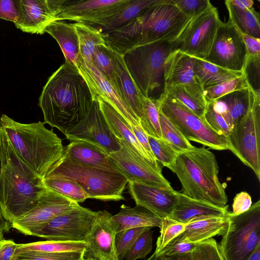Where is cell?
Listing matches in <instances>:
<instances>
[{
    "mask_svg": "<svg viewBox=\"0 0 260 260\" xmlns=\"http://www.w3.org/2000/svg\"><path fill=\"white\" fill-rule=\"evenodd\" d=\"M93 101L77 67L64 62L48 79L39 105L44 122L64 134L86 116Z\"/></svg>",
    "mask_w": 260,
    "mask_h": 260,
    "instance_id": "1",
    "label": "cell"
},
{
    "mask_svg": "<svg viewBox=\"0 0 260 260\" xmlns=\"http://www.w3.org/2000/svg\"><path fill=\"white\" fill-rule=\"evenodd\" d=\"M190 19L173 0H158L125 25L105 32L106 44L124 55L142 46L172 42Z\"/></svg>",
    "mask_w": 260,
    "mask_h": 260,
    "instance_id": "2",
    "label": "cell"
},
{
    "mask_svg": "<svg viewBox=\"0 0 260 260\" xmlns=\"http://www.w3.org/2000/svg\"><path fill=\"white\" fill-rule=\"evenodd\" d=\"M170 169L178 177L180 192L185 196L220 207L226 206L228 199L218 179L217 161L208 149L194 146L180 152Z\"/></svg>",
    "mask_w": 260,
    "mask_h": 260,
    "instance_id": "3",
    "label": "cell"
},
{
    "mask_svg": "<svg viewBox=\"0 0 260 260\" xmlns=\"http://www.w3.org/2000/svg\"><path fill=\"white\" fill-rule=\"evenodd\" d=\"M44 122L22 123L5 114L0 126L12 144L31 169L43 180L61 158L64 146L61 140Z\"/></svg>",
    "mask_w": 260,
    "mask_h": 260,
    "instance_id": "4",
    "label": "cell"
},
{
    "mask_svg": "<svg viewBox=\"0 0 260 260\" xmlns=\"http://www.w3.org/2000/svg\"><path fill=\"white\" fill-rule=\"evenodd\" d=\"M45 178H59L78 184L89 199L104 201L124 200L122 195L128 181L118 171L77 164L64 157L51 168Z\"/></svg>",
    "mask_w": 260,
    "mask_h": 260,
    "instance_id": "5",
    "label": "cell"
},
{
    "mask_svg": "<svg viewBox=\"0 0 260 260\" xmlns=\"http://www.w3.org/2000/svg\"><path fill=\"white\" fill-rule=\"evenodd\" d=\"M172 51L171 42L142 46L123 56L127 70L142 94L157 100L165 92V62Z\"/></svg>",
    "mask_w": 260,
    "mask_h": 260,
    "instance_id": "6",
    "label": "cell"
},
{
    "mask_svg": "<svg viewBox=\"0 0 260 260\" xmlns=\"http://www.w3.org/2000/svg\"><path fill=\"white\" fill-rule=\"evenodd\" d=\"M229 224L219 244L224 260H248L260 245V200L246 212H230Z\"/></svg>",
    "mask_w": 260,
    "mask_h": 260,
    "instance_id": "7",
    "label": "cell"
},
{
    "mask_svg": "<svg viewBox=\"0 0 260 260\" xmlns=\"http://www.w3.org/2000/svg\"><path fill=\"white\" fill-rule=\"evenodd\" d=\"M249 109L227 137L229 150L251 168L260 180V96L248 86Z\"/></svg>",
    "mask_w": 260,
    "mask_h": 260,
    "instance_id": "8",
    "label": "cell"
},
{
    "mask_svg": "<svg viewBox=\"0 0 260 260\" xmlns=\"http://www.w3.org/2000/svg\"><path fill=\"white\" fill-rule=\"evenodd\" d=\"M47 189L0 166V211L10 224L32 209Z\"/></svg>",
    "mask_w": 260,
    "mask_h": 260,
    "instance_id": "9",
    "label": "cell"
},
{
    "mask_svg": "<svg viewBox=\"0 0 260 260\" xmlns=\"http://www.w3.org/2000/svg\"><path fill=\"white\" fill-rule=\"evenodd\" d=\"M159 112L184 137L209 148L229 150L228 138L214 131L206 122L176 99L164 94L157 100Z\"/></svg>",
    "mask_w": 260,
    "mask_h": 260,
    "instance_id": "10",
    "label": "cell"
},
{
    "mask_svg": "<svg viewBox=\"0 0 260 260\" xmlns=\"http://www.w3.org/2000/svg\"><path fill=\"white\" fill-rule=\"evenodd\" d=\"M221 21L217 8L212 6L190 20L171 42L172 50H178L204 60L212 48Z\"/></svg>",
    "mask_w": 260,
    "mask_h": 260,
    "instance_id": "11",
    "label": "cell"
},
{
    "mask_svg": "<svg viewBox=\"0 0 260 260\" xmlns=\"http://www.w3.org/2000/svg\"><path fill=\"white\" fill-rule=\"evenodd\" d=\"M96 212L79 205L31 230L28 236L48 240L84 241L90 232Z\"/></svg>",
    "mask_w": 260,
    "mask_h": 260,
    "instance_id": "12",
    "label": "cell"
},
{
    "mask_svg": "<svg viewBox=\"0 0 260 260\" xmlns=\"http://www.w3.org/2000/svg\"><path fill=\"white\" fill-rule=\"evenodd\" d=\"M118 140L120 149L109 153V158L114 168L126 178L128 182L173 188L161 171L134 151L125 141Z\"/></svg>",
    "mask_w": 260,
    "mask_h": 260,
    "instance_id": "13",
    "label": "cell"
},
{
    "mask_svg": "<svg viewBox=\"0 0 260 260\" xmlns=\"http://www.w3.org/2000/svg\"><path fill=\"white\" fill-rule=\"evenodd\" d=\"M247 57L242 34L230 19L226 22L221 21L204 60L229 70L243 72Z\"/></svg>",
    "mask_w": 260,
    "mask_h": 260,
    "instance_id": "14",
    "label": "cell"
},
{
    "mask_svg": "<svg viewBox=\"0 0 260 260\" xmlns=\"http://www.w3.org/2000/svg\"><path fill=\"white\" fill-rule=\"evenodd\" d=\"M54 20L90 24L112 15L127 0H45Z\"/></svg>",
    "mask_w": 260,
    "mask_h": 260,
    "instance_id": "15",
    "label": "cell"
},
{
    "mask_svg": "<svg viewBox=\"0 0 260 260\" xmlns=\"http://www.w3.org/2000/svg\"><path fill=\"white\" fill-rule=\"evenodd\" d=\"M70 141H83L101 148L108 153L119 150V140L112 133L101 110L93 100L86 116L64 134Z\"/></svg>",
    "mask_w": 260,
    "mask_h": 260,
    "instance_id": "16",
    "label": "cell"
},
{
    "mask_svg": "<svg viewBox=\"0 0 260 260\" xmlns=\"http://www.w3.org/2000/svg\"><path fill=\"white\" fill-rule=\"evenodd\" d=\"M79 206L78 203L47 188L37 205L27 213L12 221L11 226L28 236L34 229Z\"/></svg>",
    "mask_w": 260,
    "mask_h": 260,
    "instance_id": "17",
    "label": "cell"
},
{
    "mask_svg": "<svg viewBox=\"0 0 260 260\" xmlns=\"http://www.w3.org/2000/svg\"><path fill=\"white\" fill-rule=\"evenodd\" d=\"M77 67L91 92L93 100H102L110 104L131 125H140V120L120 96L112 83L92 63L79 57Z\"/></svg>",
    "mask_w": 260,
    "mask_h": 260,
    "instance_id": "18",
    "label": "cell"
},
{
    "mask_svg": "<svg viewBox=\"0 0 260 260\" xmlns=\"http://www.w3.org/2000/svg\"><path fill=\"white\" fill-rule=\"evenodd\" d=\"M107 210L96 211V216L85 241L87 246L84 257L93 260H119L116 252V233Z\"/></svg>",
    "mask_w": 260,
    "mask_h": 260,
    "instance_id": "19",
    "label": "cell"
},
{
    "mask_svg": "<svg viewBox=\"0 0 260 260\" xmlns=\"http://www.w3.org/2000/svg\"><path fill=\"white\" fill-rule=\"evenodd\" d=\"M128 190L138 206L145 208L160 218L169 217L178 201L173 188L128 182Z\"/></svg>",
    "mask_w": 260,
    "mask_h": 260,
    "instance_id": "20",
    "label": "cell"
},
{
    "mask_svg": "<svg viewBox=\"0 0 260 260\" xmlns=\"http://www.w3.org/2000/svg\"><path fill=\"white\" fill-rule=\"evenodd\" d=\"M107 51L113 66L116 90L140 120L143 114L144 96L133 81L123 55L108 46Z\"/></svg>",
    "mask_w": 260,
    "mask_h": 260,
    "instance_id": "21",
    "label": "cell"
},
{
    "mask_svg": "<svg viewBox=\"0 0 260 260\" xmlns=\"http://www.w3.org/2000/svg\"><path fill=\"white\" fill-rule=\"evenodd\" d=\"M229 213L224 216L207 215L194 218L185 224L184 231L170 243L184 240L197 244L217 235L222 236L229 224Z\"/></svg>",
    "mask_w": 260,
    "mask_h": 260,
    "instance_id": "22",
    "label": "cell"
},
{
    "mask_svg": "<svg viewBox=\"0 0 260 260\" xmlns=\"http://www.w3.org/2000/svg\"><path fill=\"white\" fill-rule=\"evenodd\" d=\"M19 14L14 23L22 31L43 34L45 27L54 20L45 0H19Z\"/></svg>",
    "mask_w": 260,
    "mask_h": 260,
    "instance_id": "23",
    "label": "cell"
},
{
    "mask_svg": "<svg viewBox=\"0 0 260 260\" xmlns=\"http://www.w3.org/2000/svg\"><path fill=\"white\" fill-rule=\"evenodd\" d=\"M63 156L81 165L117 171L111 164L109 153L99 146L85 141H71L64 147Z\"/></svg>",
    "mask_w": 260,
    "mask_h": 260,
    "instance_id": "24",
    "label": "cell"
},
{
    "mask_svg": "<svg viewBox=\"0 0 260 260\" xmlns=\"http://www.w3.org/2000/svg\"><path fill=\"white\" fill-rule=\"evenodd\" d=\"M196 58L179 50H172L165 62V87L198 82L193 68Z\"/></svg>",
    "mask_w": 260,
    "mask_h": 260,
    "instance_id": "25",
    "label": "cell"
},
{
    "mask_svg": "<svg viewBox=\"0 0 260 260\" xmlns=\"http://www.w3.org/2000/svg\"><path fill=\"white\" fill-rule=\"evenodd\" d=\"M229 206L220 207L190 198L178 191V201L170 217L186 224L191 219L202 216H224L229 213Z\"/></svg>",
    "mask_w": 260,
    "mask_h": 260,
    "instance_id": "26",
    "label": "cell"
},
{
    "mask_svg": "<svg viewBox=\"0 0 260 260\" xmlns=\"http://www.w3.org/2000/svg\"><path fill=\"white\" fill-rule=\"evenodd\" d=\"M51 36L58 43L65 58V62L77 67L79 57L78 38L74 23L56 20L50 22L43 34Z\"/></svg>",
    "mask_w": 260,
    "mask_h": 260,
    "instance_id": "27",
    "label": "cell"
},
{
    "mask_svg": "<svg viewBox=\"0 0 260 260\" xmlns=\"http://www.w3.org/2000/svg\"><path fill=\"white\" fill-rule=\"evenodd\" d=\"M211 102L215 111L223 117L232 130L249 109V89L247 87L238 90Z\"/></svg>",
    "mask_w": 260,
    "mask_h": 260,
    "instance_id": "28",
    "label": "cell"
},
{
    "mask_svg": "<svg viewBox=\"0 0 260 260\" xmlns=\"http://www.w3.org/2000/svg\"><path fill=\"white\" fill-rule=\"evenodd\" d=\"M97 101L99 102L101 110L113 135L118 139L127 142L134 151L155 167L147 152L136 139L132 125L108 103L102 100Z\"/></svg>",
    "mask_w": 260,
    "mask_h": 260,
    "instance_id": "29",
    "label": "cell"
},
{
    "mask_svg": "<svg viewBox=\"0 0 260 260\" xmlns=\"http://www.w3.org/2000/svg\"><path fill=\"white\" fill-rule=\"evenodd\" d=\"M161 219L145 208L138 206L132 208L122 205L110 220L116 233L131 228L159 227Z\"/></svg>",
    "mask_w": 260,
    "mask_h": 260,
    "instance_id": "30",
    "label": "cell"
},
{
    "mask_svg": "<svg viewBox=\"0 0 260 260\" xmlns=\"http://www.w3.org/2000/svg\"><path fill=\"white\" fill-rule=\"evenodd\" d=\"M164 94L178 101L201 118L204 119L207 102L199 82L166 86Z\"/></svg>",
    "mask_w": 260,
    "mask_h": 260,
    "instance_id": "31",
    "label": "cell"
},
{
    "mask_svg": "<svg viewBox=\"0 0 260 260\" xmlns=\"http://www.w3.org/2000/svg\"><path fill=\"white\" fill-rule=\"evenodd\" d=\"M157 1L158 0H127L126 3L109 17L88 25L97 27L103 32L118 28L128 23Z\"/></svg>",
    "mask_w": 260,
    "mask_h": 260,
    "instance_id": "32",
    "label": "cell"
},
{
    "mask_svg": "<svg viewBox=\"0 0 260 260\" xmlns=\"http://www.w3.org/2000/svg\"><path fill=\"white\" fill-rule=\"evenodd\" d=\"M0 166H6L37 184H43L40 178L27 165L15 149L0 126Z\"/></svg>",
    "mask_w": 260,
    "mask_h": 260,
    "instance_id": "33",
    "label": "cell"
},
{
    "mask_svg": "<svg viewBox=\"0 0 260 260\" xmlns=\"http://www.w3.org/2000/svg\"><path fill=\"white\" fill-rule=\"evenodd\" d=\"M194 77L203 89L227 80L240 77L243 72L229 70L203 59L196 58Z\"/></svg>",
    "mask_w": 260,
    "mask_h": 260,
    "instance_id": "34",
    "label": "cell"
},
{
    "mask_svg": "<svg viewBox=\"0 0 260 260\" xmlns=\"http://www.w3.org/2000/svg\"><path fill=\"white\" fill-rule=\"evenodd\" d=\"M225 5L229 12V19L241 34L260 39L259 14L253 7L242 9L226 0Z\"/></svg>",
    "mask_w": 260,
    "mask_h": 260,
    "instance_id": "35",
    "label": "cell"
},
{
    "mask_svg": "<svg viewBox=\"0 0 260 260\" xmlns=\"http://www.w3.org/2000/svg\"><path fill=\"white\" fill-rule=\"evenodd\" d=\"M78 38L79 57L91 63V57L96 46L105 45V32L100 29L80 22L74 23Z\"/></svg>",
    "mask_w": 260,
    "mask_h": 260,
    "instance_id": "36",
    "label": "cell"
},
{
    "mask_svg": "<svg viewBox=\"0 0 260 260\" xmlns=\"http://www.w3.org/2000/svg\"><path fill=\"white\" fill-rule=\"evenodd\" d=\"M87 244L85 241H63L47 240L18 244L16 255L24 252L53 253L66 251H85Z\"/></svg>",
    "mask_w": 260,
    "mask_h": 260,
    "instance_id": "37",
    "label": "cell"
},
{
    "mask_svg": "<svg viewBox=\"0 0 260 260\" xmlns=\"http://www.w3.org/2000/svg\"><path fill=\"white\" fill-rule=\"evenodd\" d=\"M43 181L46 187L78 204L88 199L83 188L72 180L59 178H45Z\"/></svg>",
    "mask_w": 260,
    "mask_h": 260,
    "instance_id": "38",
    "label": "cell"
},
{
    "mask_svg": "<svg viewBox=\"0 0 260 260\" xmlns=\"http://www.w3.org/2000/svg\"><path fill=\"white\" fill-rule=\"evenodd\" d=\"M140 125L147 136L158 139L162 138L157 100L144 96L143 114L140 120Z\"/></svg>",
    "mask_w": 260,
    "mask_h": 260,
    "instance_id": "39",
    "label": "cell"
},
{
    "mask_svg": "<svg viewBox=\"0 0 260 260\" xmlns=\"http://www.w3.org/2000/svg\"><path fill=\"white\" fill-rule=\"evenodd\" d=\"M159 121L162 138L168 142L179 153L193 148L181 133L170 120L159 112Z\"/></svg>",
    "mask_w": 260,
    "mask_h": 260,
    "instance_id": "40",
    "label": "cell"
},
{
    "mask_svg": "<svg viewBox=\"0 0 260 260\" xmlns=\"http://www.w3.org/2000/svg\"><path fill=\"white\" fill-rule=\"evenodd\" d=\"M151 151L157 162L169 169L174 165L179 153L162 138L148 136Z\"/></svg>",
    "mask_w": 260,
    "mask_h": 260,
    "instance_id": "41",
    "label": "cell"
},
{
    "mask_svg": "<svg viewBox=\"0 0 260 260\" xmlns=\"http://www.w3.org/2000/svg\"><path fill=\"white\" fill-rule=\"evenodd\" d=\"M247 87L248 84L243 74L240 77L227 80L204 89V94L207 102H209L216 100L232 92Z\"/></svg>",
    "mask_w": 260,
    "mask_h": 260,
    "instance_id": "42",
    "label": "cell"
},
{
    "mask_svg": "<svg viewBox=\"0 0 260 260\" xmlns=\"http://www.w3.org/2000/svg\"><path fill=\"white\" fill-rule=\"evenodd\" d=\"M160 235L157 238L155 252H159L172 240L182 233L185 228V224L178 222L170 217L161 218Z\"/></svg>",
    "mask_w": 260,
    "mask_h": 260,
    "instance_id": "43",
    "label": "cell"
},
{
    "mask_svg": "<svg viewBox=\"0 0 260 260\" xmlns=\"http://www.w3.org/2000/svg\"><path fill=\"white\" fill-rule=\"evenodd\" d=\"M151 228H148L138 237L127 251L125 260H137L144 258L152 249V234Z\"/></svg>",
    "mask_w": 260,
    "mask_h": 260,
    "instance_id": "44",
    "label": "cell"
},
{
    "mask_svg": "<svg viewBox=\"0 0 260 260\" xmlns=\"http://www.w3.org/2000/svg\"><path fill=\"white\" fill-rule=\"evenodd\" d=\"M107 46L105 45L96 47L92 55L91 63L116 89L113 66L107 53Z\"/></svg>",
    "mask_w": 260,
    "mask_h": 260,
    "instance_id": "45",
    "label": "cell"
},
{
    "mask_svg": "<svg viewBox=\"0 0 260 260\" xmlns=\"http://www.w3.org/2000/svg\"><path fill=\"white\" fill-rule=\"evenodd\" d=\"M149 227H139L126 229L116 233L115 246L119 260H123L127 251L140 235Z\"/></svg>",
    "mask_w": 260,
    "mask_h": 260,
    "instance_id": "46",
    "label": "cell"
},
{
    "mask_svg": "<svg viewBox=\"0 0 260 260\" xmlns=\"http://www.w3.org/2000/svg\"><path fill=\"white\" fill-rule=\"evenodd\" d=\"M84 251H66L53 253L24 252L16 255L19 260H80Z\"/></svg>",
    "mask_w": 260,
    "mask_h": 260,
    "instance_id": "47",
    "label": "cell"
},
{
    "mask_svg": "<svg viewBox=\"0 0 260 260\" xmlns=\"http://www.w3.org/2000/svg\"><path fill=\"white\" fill-rule=\"evenodd\" d=\"M191 256L192 260H224L219 244L212 238L197 243Z\"/></svg>",
    "mask_w": 260,
    "mask_h": 260,
    "instance_id": "48",
    "label": "cell"
},
{
    "mask_svg": "<svg viewBox=\"0 0 260 260\" xmlns=\"http://www.w3.org/2000/svg\"><path fill=\"white\" fill-rule=\"evenodd\" d=\"M174 4L187 17H195L213 5L209 0H173Z\"/></svg>",
    "mask_w": 260,
    "mask_h": 260,
    "instance_id": "49",
    "label": "cell"
},
{
    "mask_svg": "<svg viewBox=\"0 0 260 260\" xmlns=\"http://www.w3.org/2000/svg\"><path fill=\"white\" fill-rule=\"evenodd\" d=\"M260 54L247 56L243 70L248 86L254 92H259Z\"/></svg>",
    "mask_w": 260,
    "mask_h": 260,
    "instance_id": "50",
    "label": "cell"
},
{
    "mask_svg": "<svg viewBox=\"0 0 260 260\" xmlns=\"http://www.w3.org/2000/svg\"><path fill=\"white\" fill-rule=\"evenodd\" d=\"M207 107L204 114V119L207 124L216 133L228 137L231 129L223 117L214 109L211 102H207Z\"/></svg>",
    "mask_w": 260,
    "mask_h": 260,
    "instance_id": "51",
    "label": "cell"
},
{
    "mask_svg": "<svg viewBox=\"0 0 260 260\" xmlns=\"http://www.w3.org/2000/svg\"><path fill=\"white\" fill-rule=\"evenodd\" d=\"M197 244L186 241H180L171 242L166 245L157 254L165 256L177 255L191 253L196 247Z\"/></svg>",
    "mask_w": 260,
    "mask_h": 260,
    "instance_id": "52",
    "label": "cell"
},
{
    "mask_svg": "<svg viewBox=\"0 0 260 260\" xmlns=\"http://www.w3.org/2000/svg\"><path fill=\"white\" fill-rule=\"evenodd\" d=\"M19 1L0 0V18L15 23L19 14Z\"/></svg>",
    "mask_w": 260,
    "mask_h": 260,
    "instance_id": "53",
    "label": "cell"
},
{
    "mask_svg": "<svg viewBox=\"0 0 260 260\" xmlns=\"http://www.w3.org/2000/svg\"><path fill=\"white\" fill-rule=\"evenodd\" d=\"M132 128L133 133L138 141L139 143L141 144L143 149L147 152V154L151 159L153 165L158 170L161 171V169L159 165V164L155 159L150 147L148 136L142 129L140 125L136 126L132 125Z\"/></svg>",
    "mask_w": 260,
    "mask_h": 260,
    "instance_id": "54",
    "label": "cell"
},
{
    "mask_svg": "<svg viewBox=\"0 0 260 260\" xmlns=\"http://www.w3.org/2000/svg\"><path fill=\"white\" fill-rule=\"evenodd\" d=\"M252 200L248 193L242 191L237 194L233 203V213L239 215L248 211L252 206Z\"/></svg>",
    "mask_w": 260,
    "mask_h": 260,
    "instance_id": "55",
    "label": "cell"
},
{
    "mask_svg": "<svg viewBox=\"0 0 260 260\" xmlns=\"http://www.w3.org/2000/svg\"><path fill=\"white\" fill-rule=\"evenodd\" d=\"M17 244L13 240L0 241V260H13L16 256Z\"/></svg>",
    "mask_w": 260,
    "mask_h": 260,
    "instance_id": "56",
    "label": "cell"
},
{
    "mask_svg": "<svg viewBox=\"0 0 260 260\" xmlns=\"http://www.w3.org/2000/svg\"><path fill=\"white\" fill-rule=\"evenodd\" d=\"M247 56L260 54V39L242 34Z\"/></svg>",
    "mask_w": 260,
    "mask_h": 260,
    "instance_id": "57",
    "label": "cell"
},
{
    "mask_svg": "<svg viewBox=\"0 0 260 260\" xmlns=\"http://www.w3.org/2000/svg\"><path fill=\"white\" fill-rule=\"evenodd\" d=\"M146 260H192L191 253L184 254L165 256L161 254H157L155 252Z\"/></svg>",
    "mask_w": 260,
    "mask_h": 260,
    "instance_id": "58",
    "label": "cell"
},
{
    "mask_svg": "<svg viewBox=\"0 0 260 260\" xmlns=\"http://www.w3.org/2000/svg\"><path fill=\"white\" fill-rule=\"evenodd\" d=\"M232 4L242 9H249L253 7L254 2L252 0H230Z\"/></svg>",
    "mask_w": 260,
    "mask_h": 260,
    "instance_id": "59",
    "label": "cell"
},
{
    "mask_svg": "<svg viewBox=\"0 0 260 260\" xmlns=\"http://www.w3.org/2000/svg\"><path fill=\"white\" fill-rule=\"evenodd\" d=\"M11 228V224L6 220L0 211V241L4 239V235Z\"/></svg>",
    "mask_w": 260,
    "mask_h": 260,
    "instance_id": "60",
    "label": "cell"
},
{
    "mask_svg": "<svg viewBox=\"0 0 260 260\" xmlns=\"http://www.w3.org/2000/svg\"><path fill=\"white\" fill-rule=\"evenodd\" d=\"M248 260H260V245L257 247Z\"/></svg>",
    "mask_w": 260,
    "mask_h": 260,
    "instance_id": "61",
    "label": "cell"
},
{
    "mask_svg": "<svg viewBox=\"0 0 260 260\" xmlns=\"http://www.w3.org/2000/svg\"><path fill=\"white\" fill-rule=\"evenodd\" d=\"M80 260H93L91 258H86V257H83Z\"/></svg>",
    "mask_w": 260,
    "mask_h": 260,
    "instance_id": "62",
    "label": "cell"
},
{
    "mask_svg": "<svg viewBox=\"0 0 260 260\" xmlns=\"http://www.w3.org/2000/svg\"><path fill=\"white\" fill-rule=\"evenodd\" d=\"M13 260H19L16 256Z\"/></svg>",
    "mask_w": 260,
    "mask_h": 260,
    "instance_id": "63",
    "label": "cell"
}]
</instances>
